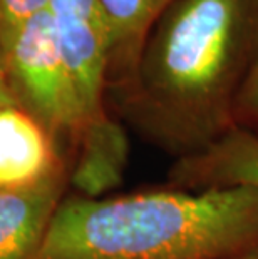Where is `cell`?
Masks as SVG:
<instances>
[{
    "label": "cell",
    "mask_w": 258,
    "mask_h": 259,
    "mask_svg": "<svg viewBox=\"0 0 258 259\" xmlns=\"http://www.w3.org/2000/svg\"><path fill=\"white\" fill-rule=\"evenodd\" d=\"M258 56V0H176L153 27L131 79L109 92L118 114L174 161L237 127Z\"/></svg>",
    "instance_id": "6da1fadb"
},
{
    "label": "cell",
    "mask_w": 258,
    "mask_h": 259,
    "mask_svg": "<svg viewBox=\"0 0 258 259\" xmlns=\"http://www.w3.org/2000/svg\"><path fill=\"white\" fill-rule=\"evenodd\" d=\"M258 249V189L64 197L37 259H235Z\"/></svg>",
    "instance_id": "7a4b0ae2"
},
{
    "label": "cell",
    "mask_w": 258,
    "mask_h": 259,
    "mask_svg": "<svg viewBox=\"0 0 258 259\" xmlns=\"http://www.w3.org/2000/svg\"><path fill=\"white\" fill-rule=\"evenodd\" d=\"M60 54L78 92L86 132L72 167V181L84 196L99 197L123 179L128 141L107 112L109 30L99 0H51Z\"/></svg>",
    "instance_id": "3957f363"
},
{
    "label": "cell",
    "mask_w": 258,
    "mask_h": 259,
    "mask_svg": "<svg viewBox=\"0 0 258 259\" xmlns=\"http://www.w3.org/2000/svg\"><path fill=\"white\" fill-rule=\"evenodd\" d=\"M4 72L15 101L44 125L74 167L86 122L47 10L2 32Z\"/></svg>",
    "instance_id": "277c9868"
},
{
    "label": "cell",
    "mask_w": 258,
    "mask_h": 259,
    "mask_svg": "<svg viewBox=\"0 0 258 259\" xmlns=\"http://www.w3.org/2000/svg\"><path fill=\"white\" fill-rule=\"evenodd\" d=\"M60 174L72 164L56 139L20 106L0 107V191L25 189Z\"/></svg>",
    "instance_id": "5b68a950"
},
{
    "label": "cell",
    "mask_w": 258,
    "mask_h": 259,
    "mask_svg": "<svg viewBox=\"0 0 258 259\" xmlns=\"http://www.w3.org/2000/svg\"><path fill=\"white\" fill-rule=\"evenodd\" d=\"M168 184L185 191L258 189V134L237 125L206 151L174 161Z\"/></svg>",
    "instance_id": "8992f818"
},
{
    "label": "cell",
    "mask_w": 258,
    "mask_h": 259,
    "mask_svg": "<svg viewBox=\"0 0 258 259\" xmlns=\"http://www.w3.org/2000/svg\"><path fill=\"white\" fill-rule=\"evenodd\" d=\"M70 179L60 174L25 189L0 191V259H37Z\"/></svg>",
    "instance_id": "52a82bcc"
},
{
    "label": "cell",
    "mask_w": 258,
    "mask_h": 259,
    "mask_svg": "<svg viewBox=\"0 0 258 259\" xmlns=\"http://www.w3.org/2000/svg\"><path fill=\"white\" fill-rule=\"evenodd\" d=\"M176 0H99L109 30L107 94L131 79L146 38Z\"/></svg>",
    "instance_id": "ba28073f"
},
{
    "label": "cell",
    "mask_w": 258,
    "mask_h": 259,
    "mask_svg": "<svg viewBox=\"0 0 258 259\" xmlns=\"http://www.w3.org/2000/svg\"><path fill=\"white\" fill-rule=\"evenodd\" d=\"M235 122L238 127L258 134V56L238 96L237 109H235Z\"/></svg>",
    "instance_id": "9c48e42d"
},
{
    "label": "cell",
    "mask_w": 258,
    "mask_h": 259,
    "mask_svg": "<svg viewBox=\"0 0 258 259\" xmlns=\"http://www.w3.org/2000/svg\"><path fill=\"white\" fill-rule=\"evenodd\" d=\"M51 0H0V30H10L44 12Z\"/></svg>",
    "instance_id": "30bf717a"
},
{
    "label": "cell",
    "mask_w": 258,
    "mask_h": 259,
    "mask_svg": "<svg viewBox=\"0 0 258 259\" xmlns=\"http://www.w3.org/2000/svg\"><path fill=\"white\" fill-rule=\"evenodd\" d=\"M7 106H19V104L15 101L12 91H10L5 72L0 70V107H7Z\"/></svg>",
    "instance_id": "8fae6325"
},
{
    "label": "cell",
    "mask_w": 258,
    "mask_h": 259,
    "mask_svg": "<svg viewBox=\"0 0 258 259\" xmlns=\"http://www.w3.org/2000/svg\"><path fill=\"white\" fill-rule=\"evenodd\" d=\"M4 64H5V47H4L2 30H0V70H4Z\"/></svg>",
    "instance_id": "7c38bea8"
},
{
    "label": "cell",
    "mask_w": 258,
    "mask_h": 259,
    "mask_svg": "<svg viewBox=\"0 0 258 259\" xmlns=\"http://www.w3.org/2000/svg\"><path fill=\"white\" fill-rule=\"evenodd\" d=\"M235 259H258V249L256 251H251V252H248V254H245V256L235 257Z\"/></svg>",
    "instance_id": "4fadbf2b"
}]
</instances>
